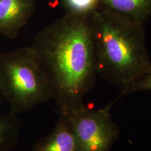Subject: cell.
Instances as JSON below:
<instances>
[{
  "label": "cell",
  "mask_w": 151,
  "mask_h": 151,
  "mask_svg": "<svg viewBox=\"0 0 151 151\" xmlns=\"http://www.w3.org/2000/svg\"><path fill=\"white\" fill-rule=\"evenodd\" d=\"M33 151H76V142L66 116L60 115L49 134L36 141Z\"/></svg>",
  "instance_id": "obj_6"
},
{
  "label": "cell",
  "mask_w": 151,
  "mask_h": 151,
  "mask_svg": "<svg viewBox=\"0 0 151 151\" xmlns=\"http://www.w3.org/2000/svg\"><path fill=\"white\" fill-rule=\"evenodd\" d=\"M1 97V93H0V98Z\"/></svg>",
  "instance_id": "obj_11"
},
{
  "label": "cell",
  "mask_w": 151,
  "mask_h": 151,
  "mask_svg": "<svg viewBox=\"0 0 151 151\" xmlns=\"http://www.w3.org/2000/svg\"><path fill=\"white\" fill-rule=\"evenodd\" d=\"M100 9L144 24L151 16V0H100Z\"/></svg>",
  "instance_id": "obj_7"
},
{
  "label": "cell",
  "mask_w": 151,
  "mask_h": 151,
  "mask_svg": "<svg viewBox=\"0 0 151 151\" xmlns=\"http://www.w3.org/2000/svg\"><path fill=\"white\" fill-rule=\"evenodd\" d=\"M112 101L101 109L85 105L66 116L76 142V151H110L120 137V128L110 113Z\"/></svg>",
  "instance_id": "obj_4"
},
{
  "label": "cell",
  "mask_w": 151,
  "mask_h": 151,
  "mask_svg": "<svg viewBox=\"0 0 151 151\" xmlns=\"http://www.w3.org/2000/svg\"><path fill=\"white\" fill-rule=\"evenodd\" d=\"M31 47L48 77L59 114L82 109L98 76L89 17L65 14L41 30Z\"/></svg>",
  "instance_id": "obj_1"
},
{
  "label": "cell",
  "mask_w": 151,
  "mask_h": 151,
  "mask_svg": "<svg viewBox=\"0 0 151 151\" xmlns=\"http://www.w3.org/2000/svg\"><path fill=\"white\" fill-rule=\"evenodd\" d=\"M139 91H151V70L138 82L131 87L125 93V96Z\"/></svg>",
  "instance_id": "obj_10"
},
{
  "label": "cell",
  "mask_w": 151,
  "mask_h": 151,
  "mask_svg": "<svg viewBox=\"0 0 151 151\" xmlns=\"http://www.w3.org/2000/svg\"><path fill=\"white\" fill-rule=\"evenodd\" d=\"M20 127L18 115L11 112L7 115L0 114V151H8L15 146Z\"/></svg>",
  "instance_id": "obj_8"
},
{
  "label": "cell",
  "mask_w": 151,
  "mask_h": 151,
  "mask_svg": "<svg viewBox=\"0 0 151 151\" xmlns=\"http://www.w3.org/2000/svg\"><path fill=\"white\" fill-rule=\"evenodd\" d=\"M0 93L16 115L52 99L48 77L31 46L0 55Z\"/></svg>",
  "instance_id": "obj_3"
},
{
  "label": "cell",
  "mask_w": 151,
  "mask_h": 151,
  "mask_svg": "<svg viewBox=\"0 0 151 151\" xmlns=\"http://www.w3.org/2000/svg\"><path fill=\"white\" fill-rule=\"evenodd\" d=\"M65 14L89 17L100 9V0H61Z\"/></svg>",
  "instance_id": "obj_9"
},
{
  "label": "cell",
  "mask_w": 151,
  "mask_h": 151,
  "mask_svg": "<svg viewBox=\"0 0 151 151\" xmlns=\"http://www.w3.org/2000/svg\"><path fill=\"white\" fill-rule=\"evenodd\" d=\"M35 0H0V35L16 39L35 13Z\"/></svg>",
  "instance_id": "obj_5"
},
{
  "label": "cell",
  "mask_w": 151,
  "mask_h": 151,
  "mask_svg": "<svg viewBox=\"0 0 151 151\" xmlns=\"http://www.w3.org/2000/svg\"><path fill=\"white\" fill-rule=\"evenodd\" d=\"M98 76L118 87L125 96L151 70L144 24L99 9L89 16Z\"/></svg>",
  "instance_id": "obj_2"
}]
</instances>
